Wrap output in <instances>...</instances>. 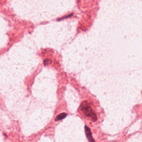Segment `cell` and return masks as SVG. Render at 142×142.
Returning a JSON list of instances; mask_svg holds the SVG:
<instances>
[{
  "instance_id": "3",
  "label": "cell",
  "mask_w": 142,
  "mask_h": 142,
  "mask_svg": "<svg viewBox=\"0 0 142 142\" xmlns=\"http://www.w3.org/2000/svg\"><path fill=\"white\" fill-rule=\"evenodd\" d=\"M67 116V113H61V114H59L58 116H57V117L56 118L55 121H58L62 120V119H64V118H65Z\"/></svg>"
},
{
  "instance_id": "2",
  "label": "cell",
  "mask_w": 142,
  "mask_h": 142,
  "mask_svg": "<svg viewBox=\"0 0 142 142\" xmlns=\"http://www.w3.org/2000/svg\"><path fill=\"white\" fill-rule=\"evenodd\" d=\"M85 132H86V136L89 142H95L94 138H93L91 131L87 126H85Z\"/></svg>"
},
{
  "instance_id": "1",
  "label": "cell",
  "mask_w": 142,
  "mask_h": 142,
  "mask_svg": "<svg viewBox=\"0 0 142 142\" xmlns=\"http://www.w3.org/2000/svg\"><path fill=\"white\" fill-rule=\"evenodd\" d=\"M80 110L87 117L91 118L92 121L96 122L97 120V115L92 110L91 106L87 102H83L80 107Z\"/></svg>"
}]
</instances>
